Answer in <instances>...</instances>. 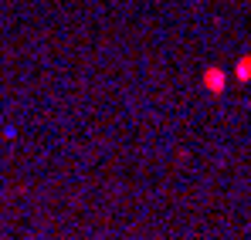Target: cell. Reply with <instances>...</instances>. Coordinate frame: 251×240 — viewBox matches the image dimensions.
<instances>
[{"label": "cell", "instance_id": "6da1fadb", "mask_svg": "<svg viewBox=\"0 0 251 240\" xmlns=\"http://www.w3.org/2000/svg\"><path fill=\"white\" fill-rule=\"evenodd\" d=\"M201 81H204V88H207L210 95H224V88H227V71H224V68H207Z\"/></svg>", "mask_w": 251, "mask_h": 240}, {"label": "cell", "instance_id": "7a4b0ae2", "mask_svg": "<svg viewBox=\"0 0 251 240\" xmlns=\"http://www.w3.org/2000/svg\"><path fill=\"white\" fill-rule=\"evenodd\" d=\"M234 78L238 81H251V54H245V58L234 65Z\"/></svg>", "mask_w": 251, "mask_h": 240}]
</instances>
